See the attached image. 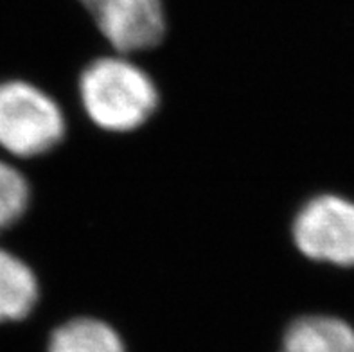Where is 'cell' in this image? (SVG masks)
Here are the masks:
<instances>
[{"instance_id":"1","label":"cell","mask_w":354,"mask_h":352,"mask_svg":"<svg viewBox=\"0 0 354 352\" xmlns=\"http://www.w3.org/2000/svg\"><path fill=\"white\" fill-rule=\"evenodd\" d=\"M77 92L86 117L110 133L139 129L160 104L151 76L122 54L90 62L81 72Z\"/></svg>"},{"instance_id":"2","label":"cell","mask_w":354,"mask_h":352,"mask_svg":"<svg viewBox=\"0 0 354 352\" xmlns=\"http://www.w3.org/2000/svg\"><path fill=\"white\" fill-rule=\"evenodd\" d=\"M67 122L47 92L24 80L0 83V147L18 158L47 155L62 144Z\"/></svg>"},{"instance_id":"6","label":"cell","mask_w":354,"mask_h":352,"mask_svg":"<svg viewBox=\"0 0 354 352\" xmlns=\"http://www.w3.org/2000/svg\"><path fill=\"white\" fill-rule=\"evenodd\" d=\"M40 300V284L32 268L0 248V326L31 317Z\"/></svg>"},{"instance_id":"4","label":"cell","mask_w":354,"mask_h":352,"mask_svg":"<svg viewBox=\"0 0 354 352\" xmlns=\"http://www.w3.org/2000/svg\"><path fill=\"white\" fill-rule=\"evenodd\" d=\"M95 26L119 54L157 47L166 35L160 0H80Z\"/></svg>"},{"instance_id":"8","label":"cell","mask_w":354,"mask_h":352,"mask_svg":"<svg viewBox=\"0 0 354 352\" xmlns=\"http://www.w3.org/2000/svg\"><path fill=\"white\" fill-rule=\"evenodd\" d=\"M31 203V187L15 165L0 160V234L24 218Z\"/></svg>"},{"instance_id":"3","label":"cell","mask_w":354,"mask_h":352,"mask_svg":"<svg viewBox=\"0 0 354 352\" xmlns=\"http://www.w3.org/2000/svg\"><path fill=\"white\" fill-rule=\"evenodd\" d=\"M292 239L310 261L354 268V201L329 192L313 196L293 218Z\"/></svg>"},{"instance_id":"7","label":"cell","mask_w":354,"mask_h":352,"mask_svg":"<svg viewBox=\"0 0 354 352\" xmlns=\"http://www.w3.org/2000/svg\"><path fill=\"white\" fill-rule=\"evenodd\" d=\"M45 352H126L121 335L108 322L77 317L63 322L49 335Z\"/></svg>"},{"instance_id":"5","label":"cell","mask_w":354,"mask_h":352,"mask_svg":"<svg viewBox=\"0 0 354 352\" xmlns=\"http://www.w3.org/2000/svg\"><path fill=\"white\" fill-rule=\"evenodd\" d=\"M279 352H354V329L329 315H306L286 327Z\"/></svg>"}]
</instances>
